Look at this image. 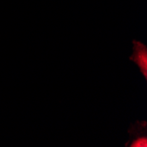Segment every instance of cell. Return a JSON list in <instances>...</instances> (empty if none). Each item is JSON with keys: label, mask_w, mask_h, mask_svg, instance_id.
<instances>
[{"label": "cell", "mask_w": 147, "mask_h": 147, "mask_svg": "<svg viewBox=\"0 0 147 147\" xmlns=\"http://www.w3.org/2000/svg\"><path fill=\"white\" fill-rule=\"evenodd\" d=\"M133 54L129 60L134 62L145 79H147V47L141 42L133 40Z\"/></svg>", "instance_id": "1"}, {"label": "cell", "mask_w": 147, "mask_h": 147, "mask_svg": "<svg viewBox=\"0 0 147 147\" xmlns=\"http://www.w3.org/2000/svg\"><path fill=\"white\" fill-rule=\"evenodd\" d=\"M146 123L145 122H137V124L131 125L129 129L131 142L127 143L125 146L129 147H146L147 146V138H146Z\"/></svg>", "instance_id": "2"}]
</instances>
